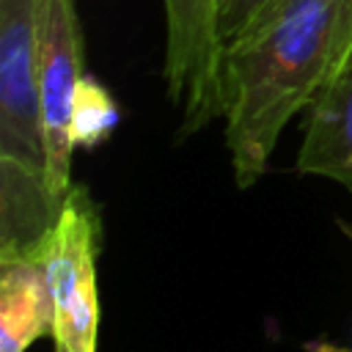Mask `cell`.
Here are the masks:
<instances>
[{
    "label": "cell",
    "mask_w": 352,
    "mask_h": 352,
    "mask_svg": "<svg viewBox=\"0 0 352 352\" xmlns=\"http://www.w3.org/2000/svg\"><path fill=\"white\" fill-rule=\"evenodd\" d=\"M55 336V297L41 258L0 256V352Z\"/></svg>",
    "instance_id": "8"
},
{
    "label": "cell",
    "mask_w": 352,
    "mask_h": 352,
    "mask_svg": "<svg viewBox=\"0 0 352 352\" xmlns=\"http://www.w3.org/2000/svg\"><path fill=\"white\" fill-rule=\"evenodd\" d=\"M352 50V0H270L220 55V118L239 190L270 165L283 126Z\"/></svg>",
    "instance_id": "1"
},
{
    "label": "cell",
    "mask_w": 352,
    "mask_h": 352,
    "mask_svg": "<svg viewBox=\"0 0 352 352\" xmlns=\"http://www.w3.org/2000/svg\"><path fill=\"white\" fill-rule=\"evenodd\" d=\"M66 195L44 173L0 160V256L38 258L58 226Z\"/></svg>",
    "instance_id": "7"
},
{
    "label": "cell",
    "mask_w": 352,
    "mask_h": 352,
    "mask_svg": "<svg viewBox=\"0 0 352 352\" xmlns=\"http://www.w3.org/2000/svg\"><path fill=\"white\" fill-rule=\"evenodd\" d=\"M297 170L352 192V50L305 110Z\"/></svg>",
    "instance_id": "6"
},
{
    "label": "cell",
    "mask_w": 352,
    "mask_h": 352,
    "mask_svg": "<svg viewBox=\"0 0 352 352\" xmlns=\"http://www.w3.org/2000/svg\"><path fill=\"white\" fill-rule=\"evenodd\" d=\"M267 3L270 0H223V8H220V33H223V38L226 41L236 38Z\"/></svg>",
    "instance_id": "10"
},
{
    "label": "cell",
    "mask_w": 352,
    "mask_h": 352,
    "mask_svg": "<svg viewBox=\"0 0 352 352\" xmlns=\"http://www.w3.org/2000/svg\"><path fill=\"white\" fill-rule=\"evenodd\" d=\"M116 126H118L116 99L91 74H82L74 91V102H72V124H69L72 146L96 148L113 135Z\"/></svg>",
    "instance_id": "9"
},
{
    "label": "cell",
    "mask_w": 352,
    "mask_h": 352,
    "mask_svg": "<svg viewBox=\"0 0 352 352\" xmlns=\"http://www.w3.org/2000/svg\"><path fill=\"white\" fill-rule=\"evenodd\" d=\"M82 30L74 0H41L38 14V102L47 151V179L58 192L72 190V102L82 77Z\"/></svg>",
    "instance_id": "5"
},
{
    "label": "cell",
    "mask_w": 352,
    "mask_h": 352,
    "mask_svg": "<svg viewBox=\"0 0 352 352\" xmlns=\"http://www.w3.org/2000/svg\"><path fill=\"white\" fill-rule=\"evenodd\" d=\"M55 352H69V349H66L63 344H58V341H55Z\"/></svg>",
    "instance_id": "11"
},
{
    "label": "cell",
    "mask_w": 352,
    "mask_h": 352,
    "mask_svg": "<svg viewBox=\"0 0 352 352\" xmlns=\"http://www.w3.org/2000/svg\"><path fill=\"white\" fill-rule=\"evenodd\" d=\"M41 0H0V160L47 176L38 102Z\"/></svg>",
    "instance_id": "4"
},
{
    "label": "cell",
    "mask_w": 352,
    "mask_h": 352,
    "mask_svg": "<svg viewBox=\"0 0 352 352\" xmlns=\"http://www.w3.org/2000/svg\"><path fill=\"white\" fill-rule=\"evenodd\" d=\"M102 223L99 209L82 184H72L55 231L50 234L41 264L55 297V341L69 352H96L99 294L96 256Z\"/></svg>",
    "instance_id": "2"
},
{
    "label": "cell",
    "mask_w": 352,
    "mask_h": 352,
    "mask_svg": "<svg viewBox=\"0 0 352 352\" xmlns=\"http://www.w3.org/2000/svg\"><path fill=\"white\" fill-rule=\"evenodd\" d=\"M165 6V85L179 110V140L220 118V33L223 0H162Z\"/></svg>",
    "instance_id": "3"
}]
</instances>
